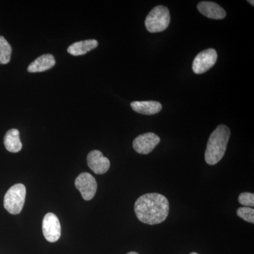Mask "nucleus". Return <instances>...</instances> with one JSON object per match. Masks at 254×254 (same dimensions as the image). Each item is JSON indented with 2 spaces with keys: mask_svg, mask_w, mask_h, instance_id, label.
Masks as SVG:
<instances>
[{
  "mask_svg": "<svg viewBox=\"0 0 254 254\" xmlns=\"http://www.w3.org/2000/svg\"><path fill=\"white\" fill-rule=\"evenodd\" d=\"M237 215L245 221L254 223V210L250 207H241L237 209Z\"/></svg>",
  "mask_w": 254,
  "mask_h": 254,
  "instance_id": "16",
  "label": "nucleus"
},
{
  "mask_svg": "<svg viewBox=\"0 0 254 254\" xmlns=\"http://www.w3.org/2000/svg\"><path fill=\"white\" fill-rule=\"evenodd\" d=\"M26 194V187L22 184H16L11 187L4 195V208L13 215L19 214L24 205Z\"/></svg>",
  "mask_w": 254,
  "mask_h": 254,
  "instance_id": "4",
  "label": "nucleus"
},
{
  "mask_svg": "<svg viewBox=\"0 0 254 254\" xmlns=\"http://www.w3.org/2000/svg\"><path fill=\"white\" fill-rule=\"evenodd\" d=\"M170 22V11L165 6H155L145 18V25L150 33H159L165 31Z\"/></svg>",
  "mask_w": 254,
  "mask_h": 254,
  "instance_id": "3",
  "label": "nucleus"
},
{
  "mask_svg": "<svg viewBox=\"0 0 254 254\" xmlns=\"http://www.w3.org/2000/svg\"><path fill=\"white\" fill-rule=\"evenodd\" d=\"M160 141L158 135L149 132L137 136L133 141V147L139 154L147 155L153 151Z\"/></svg>",
  "mask_w": 254,
  "mask_h": 254,
  "instance_id": "8",
  "label": "nucleus"
},
{
  "mask_svg": "<svg viewBox=\"0 0 254 254\" xmlns=\"http://www.w3.org/2000/svg\"><path fill=\"white\" fill-rule=\"evenodd\" d=\"M127 254H138V253H136V252H129V253Z\"/></svg>",
  "mask_w": 254,
  "mask_h": 254,
  "instance_id": "18",
  "label": "nucleus"
},
{
  "mask_svg": "<svg viewBox=\"0 0 254 254\" xmlns=\"http://www.w3.org/2000/svg\"><path fill=\"white\" fill-rule=\"evenodd\" d=\"M87 163L92 171L98 175L106 173L110 167L109 159L98 150H93L88 153Z\"/></svg>",
  "mask_w": 254,
  "mask_h": 254,
  "instance_id": "9",
  "label": "nucleus"
},
{
  "mask_svg": "<svg viewBox=\"0 0 254 254\" xmlns=\"http://www.w3.org/2000/svg\"><path fill=\"white\" fill-rule=\"evenodd\" d=\"M131 107L133 111L145 115H155L161 111V103L153 101H133L131 103Z\"/></svg>",
  "mask_w": 254,
  "mask_h": 254,
  "instance_id": "12",
  "label": "nucleus"
},
{
  "mask_svg": "<svg viewBox=\"0 0 254 254\" xmlns=\"http://www.w3.org/2000/svg\"><path fill=\"white\" fill-rule=\"evenodd\" d=\"M43 233L49 242L59 240L61 236V225L59 219L54 213H47L43 220Z\"/></svg>",
  "mask_w": 254,
  "mask_h": 254,
  "instance_id": "7",
  "label": "nucleus"
},
{
  "mask_svg": "<svg viewBox=\"0 0 254 254\" xmlns=\"http://www.w3.org/2000/svg\"><path fill=\"white\" fill-rule=\"evenodd\" d=\"M12 49L9 43L3 36H0V64H6L11 59Z\"/></svg>",
  "mask_w": 254,
  "mask_h": 254,
  "instance_id": "15",
  "label": "nucleus"
},
{
  "mask_svg": "<svg viewBox=\"0 0 254 254\" xmlns=\"http://www.w3.org/2000/svg\"><path fill=\"white\" fill-rule=\"evenodd\" d=\"M197 8L203 16L212 19H222L226 16L225 10L212 1H200L197 5Z\"/></svg>",
  "mask_w": 254,
  "mask_h": 254,
  "instance_id": "10",
  "label": "nucleus"
},
{
  "mask_svg": "<svg viewBox=\"0 0 254 254\" xmlns=\"http://www.w3.org/2000/svg\"><path fill=\"white\" fill-rule=\"evenodd\" d=\"M230 136V129L225 125H219L210 134L205 153L208 165H214L223 158Z\"/></svg>",
  "mask_w": 254,
  "mask_h": 254,
  "instance_id": "2",
  "label": "nucleus"
},
{
  "mask_svg": "<svg viewBox=\"0 0 254 254\" xmlns=\"http://www.w3.org/2000/svg\"><path fill=\"white\" fill-rule=\"evenodd\" d=\"M239 203L246 207L254 206V194L248 192H244L239 195Z\"/></svg>",
  "mask_w": 254,
  "mask_h": 254,
  "instance_id": "17",
  "label": "nucleus"
},
{
  "mask_svg": "<svg viewBox=\"0 0 254 254\" xmlns=\"http://www.w3.org/2000/svg\"><path fill=\"white\" fill-rule=\"evenodd\" d=\"M218 60L216 50L210 48L196 55L192 64V69L196 74H201L213 67Z\"/></svg>",
  "mask_w": 254,
  "mask_h": 254,
  "instance_id": "5",
  "label": "nucleus"
},
{
  "mask_svg": "<svg viewBox=\"0 0 254 254\" xmlns=\"http://www.w3.org/2000/svg\"><path fill=\"white\" fill-rule=\"evenodd\" d=\"M75 186L81 193L83 199L91 200L96 193L98 185L94 177L91 174L83 173L80 174L75 180Z\"/></svg>",
  "mask_w": 254,
  "mask_h": 254,
  "instance_id": "6",
  "label": "nucleus"
},
{
  "mask_svg": "<svg viewBox=\"0 0 254 254\" xmlns=\"http://www.w3.org/2000/svg\"><path fill=\"white\" fill-rule=\"evenodd\" d=\"M249 2H250V4H252V6H254V1H248Z\"/></svg>",
  "mask_w": 254,
  "mask_h": 254,
  "instance_id": "19",
  "label": "nucleus"
},
{
  "mask_svg": "<svg viewBox=\"0 0 254 254\" xmlns=\"http://www.w3.org/2000/svg\"><path fill=\"white\" fill-rule=\"evenodd\" d=\"M169 209L166 197L157 193L142 195L134 205L135 213L138 220L150 225L165 221L168 216Z\"/></svg>",
  "mask_w": 254,
  "mask_h": 254,
  "instance_id": "1",
  "label": "nucleus"
},
{
  "mask_svg": "<svg viewBox=\"0 0 254 254\" xmlns=\"http://www.w3.org/2000/svg\"><path fill=\"white\" fill-rule=\"evenodd\" d=\"M55 63L56 61L53 55H43L30 64L28 67V71L31 73L43 72L53 68Z\"/></svg>",
  "mask_w": 254,
  "mask_h": 254,
  "instance_id": "11",
  "label": "nucleus"
},
{
  "mask_svg": "<svg viewBox=\"0 0 254 254\" xmlns=\"http://www.w3.org/2000/svg\"><path fill=\"white\" fill-rule=\"evenodd\" d=\"M190 254H198L195 253V252H193V253H190Z\"/></svg>",
  "mask_w": 254,
  "mask_h": 254,
  "instance_id": "20",
  "label": "nucleus"
},
{
  "mask_svg": "<svg viewBox=\"0 0 254 254\" xmlns=\"http://www.w3.org/2000/svg\"><path fill=\"white\" fill-rule=\"evenodd\" d=\"M5 148L11 153H18L22 148L20 140L19 131L16 128H11L6 132L4 138Z\"/></svg>",
  "mask_w": 254,
  "mask_h": 254,
  "instance_id": "14",
  "label": "nucleus"
},
{
  "mask_svg": "<svg viewBox=\"0 0 254 254\" xmlns=\"http://www.w3.org/2000/svg\"><path fill=\"white\" fill-rule=\"evenodd\" d=\"M98 46L96 40H86V41L76 42L68 47L67 52L73 56H79L88 53L94 50Z\"/></svg>",
  "mask_w": 254,
  "mask_h": 254,
  "instance_id": "13",
  "label": "nucleus"
}]
</instances>
